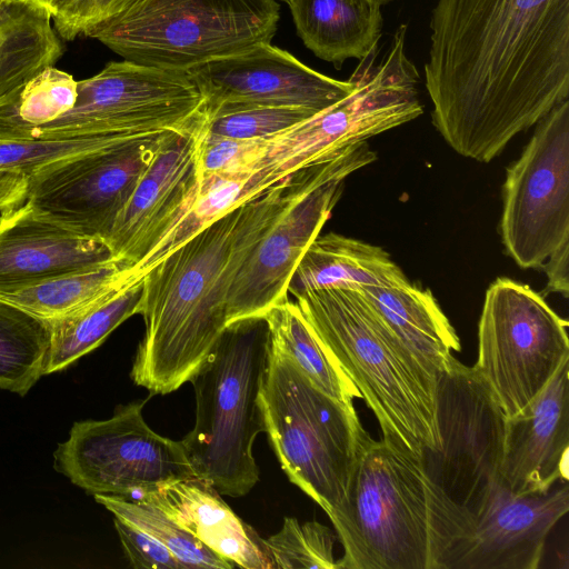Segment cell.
<instances>
[{
  "instance_id": "cell-1",
  "label": "cell",
  "mask_w": 569,
  "mask_h": 569,
  "mask_svg": "<svg viewBox=\"0 0 569 569\" xmlns=\"http://www.w3.org/2000/svg\"><path fill=\"white\" fill-rule=\"evenodd\" d=\"M425 84L458 154L488 163L569 97V0H438Z\"/></svg>"
},
{
  "instance_id": "cell-2",
  "label": "cell",
  "mask_w": 569,
  "mask_h": 569,
  "mask_svg": "<svg viewBox=\"0 0 569 569\" xmlns=\"http://www.w3.org/2000/svg\"><path fill=\"white\" fill-rule=\"evenodd\" d=\"M278 184L202 228L143 274L144 333L131 379L150 395L191 380L229 327L228 290L243 260L293 201Z\"/></svg>"
},
{
  "instance_id": "cell-3",
  "label": "cell",
  "mask_w": 569,
  "mask_h": 569,
  "mask_svg": "<svg viewBox=\"0 0 569 569\" xmlns=\"http://www.w3.org/2000/svg\"><path fill=\"white\" fill-rule=\"evenodd\" d=\"M327 515L343 547L338 569H443L471 525L416 456L369 433L345 499Z\"/></svg>"
},
{
  "instance_id": "cell-4",
  "label": "cell",
  "mask_w": 569,
  "mask_h": 569,
  "mask_svg": "<svg viewBox=\"0 0 569 569\" xmlns=\"http://www.w3.org/2000/svg\"><path fill=\"white\" fill-rule=\"evenodd\" d=\"M302 316L373 411L382 438L418 459L437 446L436 380L357 287L296 296Z\"/></svg>"
},
{
  "instance_id": "cell-5",
  "label": "cell",
  "mask_w": 569,
  "mask_h": 569,
  "mask_svg": "<svg viewBox=\"0 0 569 569\" xmlns=\"http://www.w3.org/2000/svg\"><path fill=\"white\" fill-rule=\"evenodd\" d=\"M269 352L263 318L232 323L190 380L196 421L180 442L194 476L223 496L242 497L259 481L253 442L266 432L261 391Z\"/></svg>"
},
{
  "instance_id": "cell-6",
  "label": "cell",
  "mask_w": 569,
  "mask_h": 569,
  "mask_svg": "<svg viewBox=\"0 0 569 569\" xmlns=\"http://www.w3.org/2000/svg\"><path fill=\"white\" fill-rule=\"evenodd\" d=\"M261 405L270 445L289 480L326 513L337 509L368 435L355 406L318 389L271 342Z\"/></svg>"
},
{
  "instance_id": "cell-7",
  "label": "cell",
  "mask_w": 569,
  "mask_h": 569,
  "mask_svg": "<svg viewBox=\"0 0 569 569\" xmlns=\"http://www.w3.org/2000/svg\"><path fill=\"white\" fill-rule=\"evenodd\" d=\"M279 20L276 0H141L82 34L124 60L186 72L271 43Z\"/></svg>"
},
{
  "instance_id": "cell-8",
  "label": "cell",
  "mask_w": 569,
  "mask_h": 569,
  "mask_svg": "<svg viewBox=\"0 0 569 569\" xmlns=\"http://www.w3.org/2000/svg\"><path fill=\"white\" fill-rule=\"evenodd\" d=\"M506 419L477 369L453 357L436 380L438 442L423 449L419 461L429 480L471 521L499 481Z\"/></svg>"
},
{
  "instance_id": "cell-9",
  "label": "cell",
  "mask_w": 569,
  "mask_h": 569,
  "mask_svg": "<svg viewBox=\"0 0 569 569\" xmlns=\"http://www.w3.org/2000/svg\"><path fill=\"white\" fill-rule=\"evenodd\" d=\"M568 322L541 293L510 278L487 289L473 366L506 417L522 410L569 358Z\"/></svg>"
},
{
  "instance_id": "cell-10",
  "label": "cell",
  "mask_w": 569,
  "mask_h": 569,
  "mask_svg": "<svg viewBox=\"0 0 569 569\" xmlns=\"http://www.w3.org/2000/svg\"><path fill=\"white\" fill-rule=\"evenodd\" d=\"M203 112V98L186 72L113 61L78 81L76 102L66 113L14 140L183 131Z\"/></svg>"
},
{
  "instance_id": "cell-11",
  "label": "cell",
  "mask_w": 569,
  "mask_h": 569,
  "mask_svg": "<svg viewBox=\"0 0 569 569\" xmlns=\"http://www.w3.org/2000/svg\"><path fill=\"white\" fill-rule=\"evenodd\" d=\"M149 398L118 406L106 420L74 422L53 452L54 469L93 496L140 497L194 477L181 442L160 436L144 421Z\"/></svg>"
},
{
  "instance_id": "cell-12",
  "label": "cell",
  "mask_w": 569,
  "mask_h": 569,
  "mask_svg": "<svg viewBox=\"0 0 569 569\" xmlns=\"http://www.w3.org/2000/svg\"><path fill=\"white\" fill-rule=\"evenodd\" d=\"M170 132L131 136L44 164L27 176L26 202L76 233L107 243L118 216Z\"/></svg>"
},
{
  "instance_id": "cell-13",
  "label": "cell",
  "mask_w": 569,
  "mask_h": 569,
  "mask_svg": "<svg viewBox=\"0 0 569 569\" xmlns=\"http://www.w3.org/2000/svg\"><path fill=\"white\" fill-rule=\"evenodd\" d=\"M500 236L523 269L541 268L569 243V99L535 124L502 186Z\"/></svg>"
},
{
  "instance_id": "cell-14",
  "label": "cell",
  "mask_w": 569,
  "mask_h": 569,
  "mask_svg": "<svg viewBox=\"0 0 569 569\" xmlns=\"http://www.w3.org/2000/svg\"><path fill=\"white\" fill-rule=\"evenodd\" d=\"M204 101V116L248 107H293L319 112L356 88L325 76L271 46L259 44L186 71Z\"/></svg>"
},
{
  "instance_id": "cell-15",
  "label": "cell",
  "mask_w": 569,
  "mask_h": 569,
  "mask_svg": "<svg viewBox=\"0 0 569 569\" xmlns=\"http://www.w3.org/2000/svg\"><path fill=\"white\" fill-rule=\"evenodd\" d=\"M568 510V481L516 493L499 479L443 569H537L550 530Z\"/></svg>"
},
{
  "instance_id": "cell-16",
  "label": "cell",
  "mask_w": 569,
  "mask_h": 569,
  "mask_svg": "<svg viewBox=\"0 0 569 569\" xmlns=\"http://www.w3.org/2000/svg\"><path fill=\"white\" fill-rule=\"evenodd\" d=\"M202 119L166 137L116 220L107 246L130 278L196 197Z\"/></svg>"
},
{
  "instance_id": "cell-17",
  "label": "cell",
  "mask_w": 569,
  "mask_h": 569,
  "mask_svg": "<svg viewBox=\"0 0 569 569\" xmlns=\"http://www.w3.org/2000/svg\"><path fill=\"white\" fill-rule=\"evenodd\" d=\"M343 178L323 182L295 199L260 238L228 290L229 326L262 318L288 299L292 274L338 202Z\"/></svg>"
},
{
  "instance_id": "cell-18",
  "label": "cell",
  "mask_w": 569,
  "mask_h": 569,
  "mask_svg": "<svg viewBox=\"0 0 569 569\" xmlns=\"http://www.w3.org/2000/svg\"><path fill=\"white\" fill-rule=\"evenodd\" d=\"M569 358L542 390L506 419L499 479L516 493L547 491L568 481Z\"/></svg>"
},
{
  "instance_id": "cell-19",
  "label": "cell",
  "mask_w": 569,
  "mask_h": 569,
  "mask_svg": "<svg viewBox=\"0 0 569 569\" xmlns=\"http://www.w3.org/2000/svg\"><path fill=\"white\" fill-rule=\"evenodd\" d=\"M112 259L107 243L48 219L28 202L0 214V295Z\"/></svg>"
},
{
  "instance_id": "cell-20",
  "label": "cell",
  "mask_w": 569,
  "mask_h": 569,
  "mask_svg": "<svg viewBox=\"0 0 569 569\" xmlns=\"http://www.w3.org/2000/svg\"><path fill=\"white\" fill-rule=\"evenodd\" d=\"M157 506L207 547L244 569H273L256 530L239 518L208 481L190 477L139 497Z\"/></svg>"
},
{
  "instance_id": "cell-21",
  "label": "cell",
  "mask_w": 569,
  "mask_h": 569,
  "mask_svg": "<svg viewBox=\"0 0 569 569\" xmlns=\"http://www.w3.org/2000/svg\"><path fill=\"white\" fill-rule=\"evenodd\" d=\"M379 317L437 380L460 350L459 337L430 289L409 279L388 287H357Z\"/></svg>"
},
{
  "instance_id": "cell-22",
  "label": "cell",
  "mask_w": 569,
  "mask_h": 569,
  "mask_svg": "<svg viewBox=\"0 0 569 569\" xmlns=\"http://www.w3.org/2000/svg\"><path fill=\"white\" fill-rule=\"evenodd\" d=\"M299 37L318 58L340 68L378 48L381 7L367 0H290Z\"/></svg>"
},
{
  "instance_id": "cell-23",
  "label": "cell",
  "mask_w": 569,
  "mask_h": 569,
  "mask_svg": "<svg viewBox=\"0 0 569 569\" xmlns=\"http://www.w3.org/2000/svg\"><path fill=\"white\" fill-rule=\"evenodd\" d=\"M403 271L381 247L338 233L318 236L300 259L288 292L342 284L388 287L407 281Z\"/></svg>"
},
{
  "instance_id": "cell-24",
  "label": "cell",
  "mask_w": 569,
  "mask_h": 569,
  "mask_svg": "<svg viewBox=\"0 0 569 569\" xmlns=\"http://www.w3.org/2000/svg\"><path fill=\"white\" fill-rule=\"evenodd\" d=\"M51 21L49 11L34 0L0 9V99L63 54Z\"/></svg>"
},
{
  "instance_id": "cell-25",
  "label": "cell",
  "mask_w": 569,
  "mask_h": 569,
  "mask_svg": "<svg viewBox=\"0 0 569 569\" xmlns=\"http://www.w3.org/2000/svg\"><path fill=\"white\" fill-rule=\"evenodd\" d=\"M143 278L136 277L62 318L47 321L50 348L46 375L66 369L98 348L123 321L139 313Z\"/></svg>"
},
{
  "instance_id": "cell-26",
  "label": "cell",
  "mask_w": 569,
  "mask_h": 569,
  "mask_svg": "<svg viewBox=\"0 0 569 569\" xmlns=\"http://www.w3.org/2000/svg\"><path fill=\"white\" fill-rule=\"evenodd\" d=\"M272 345L289 356L306 377L322 392L353 406L361 395L340 368L296 302L286 299L263 315Z\"/></svg>"
},
{
  "instance_id": "cell-27",
  "label": "cell",
  "mask_w": 569,
  "mask_h": 569,
  "mask_svg": "<svg viewBox=\"0 0 569 569\" xmlns=\"http://www.w3.org/2000/svg\"><path fill=\"white\" fill-rule=\"evenodd\" d=\"M130 278L114 259L63 273L0 295V301L51 321L62 318L123 286Z\"/></svg>"
},
{
  "instance_id": "cell-28",
  "label": "cell",
  "mask_w": 569,
  "mask_h": 569,
  "mask_svg": "<svg viewBox=\"0 0 569 569\" xmlns=\"http://www.w3.org/2000/svg\"><path fill=\"white\" fill-rule=\"evenodd\" d=\"M47 321L0 301V389L24 396L46 375Z\"/></svg>"
},
{
  "instance_id": "cell-29",
  "label": "cell",
  "mask_w": 569,
  "mask_h": 569,
  "mask_svg": "<svg viewBox=\"0 0 569 569\" xmlns=\"http://www.w3.org/2000/svg\"><path fill=\"white\" fill-rule=\"evenodd\" d=\"M74 78L48 67L0 99V139L51 122L71 109L77 99Z\"/></svg>"
},
{
  "instance_id": "cell-30",
  "label": "cell",
  "mask_w": 569,
  "mask_h": 569,
  "mask_svg": "<svg viewBox=\"0 0 569 569\" xmlns=\"http://www.w3.org/2000/svg\"><path fill=\"white\" fill-rule=\"evenodd\" d=\"M114 517L139 528L164 545L187 569H232L236 566L197 539L157 506L143 499L94 495Z\"/></svg>"
},
{
  "instance_id": "cell-31",
  "label": "cell",
  "mask_w": 569,
  "mask_h": 569,
  "mask_svg": "<svg viewBox=\"0 0 569 569\" xmlns=\"http://www.w3.org/2000/svg\"><path fill=\"white\" fill-rule=\"evenodd\" d=\"M264 540L273 569H338L335 536L318 521L300 522L286 517L282 528Z\"/></svg>"
},
{
  "instance_id": "cell-32",
  "label": "cell",
  "mask_w": 569,
  "mask_h": 569,
  "mask_svg": "<svg viewBox=\"0 0 569 569\" xmlns=\"http://www.w3.org/2000/svg\"><path fill=\"white\" fill-rule=\"evenodd\" d=\"M317 112L293 107H248L204 116L206 136L234 140H262L277 136Z\"/></svg>"
},
{
  "instance_id": "cell-33",
  "label": "cell",
  "mask_w": 569,
  "mask_h": 569,
  "mask_svg": "<svg viewBox=\"0 0 569 569\" xmlns=\"http://www.w3.org/2000/svg\"><path fill=\"white\" fill-rule=\"evenodd\" d=\"M141 134V133H139ZM136 134L112 133L78 139H0V171L28 176L50 162L94 150Z\"/></svg>"
},
{
  "instance_id": "cell-34",
  "label": "cell",
  "mask_w": 569,
  "mask_h": 569,
  "mask_svg": "<svg viewBox=\"0 0 569 569\" xmlns=\"http://www.w3.org/2000/svg\"><path fill=\"white\" fill-rule=\"evenodd\" d=\"M264 140L210 137L203 133L201 127L199 177L250 172L260 159Z\"/></svg>"
},
{
  "instance_id": "cell-35",
  "label": "cell",
  "mask_w": 569,
  "mask_h": 569,
  "mask_svg": "<svg viewBox=\"0 0 569 569\" xmlns=\"http://www.w3.org/2000/svg\"><path fill=\"white\" fill-rule=\"evenodd\" d=\"M141 0H70L52 18L56 32L63 40H73L90 27L118 16Z\"/></svg>"
},
{
  "instance_id": "cell-36",
  "label": "cell",
  "mask_w": 569,
  "mask_h": 569,
  "mask_svg": "<svg viewBox=\"0 0 569 569\" xmlns=\"http://www.w3.org/2000/svg\"><path fill=\"white\" fill-rule=\"evenodd\" d=\"M114 528L133 568L187 569L164 545L139 528L114 517Z\"/></svg>"
},
{
  "instance_id": "cell-37",
  "label": "cell",
  "mask_w": 569,
  "mask_h": 569,
  "mask_svg": "<svg viewBox=\"0 0 569 569\" xmlns=\"http://www.w3.org/2000/svg\"><path fill=\"white\" fill-rule=\"evenodd\" d=\"M541 268L547 276V286L543 297L549 293H560L568 298L569 292V243L555 250L543 262Z\"/></svg>"
},
{
  "instance_id": "cell-38",
  "label": "cell",
  "mask_w": 569,
  "mask_h": 569,
  "mask_svg": "<svg viewBox=\"0 0 569 569\" xmlns=\"http://www.w3.org/2000/svg\"><path fill=\"white\" fill-rule=\"evenodd\" d=\"M27 196V176L21 172L0 171V212L21 204Z\"/></svg>"
},
{
  "instance_id": "cell-39",
  "label": "cell",
  "mask_w": 569,
  "mask_h": 569,
  "mask_svg": "<svg viewBox=\"0 0 569 569\" xmlns=\"http://www.w3.org/2000/svg\"><path fill=\"white\" fill-rule=\"evenodd\" d=\"M41 7L49 11L52 16H57L69 2L70 0H34Z\"/></svg>"
},
{
  "instance_id": "cell-40",
  "label": "cell",
  "mask_w": 569,
  "mask_h": 569,
  "mask_svg": "<svg viewBox=\"0 0 569 569\" xmlns=\"http://www.w3.org/2000/svg\"><path fill=\"white\" fill-rule=\"evenodd\" d=\"M367 1H369V2H371V3H375V4H377V6L382 7V6H385V4H388V3H390V2H393V1H396V0H367Z\"/></svg>"
},
{
  "instance_id": "cell-41",
  "label": "cell",
  "mask_w": 569,
  "mask_h": 569,
  "mask_svg": "<svg viewBox=\"0 0 569 569\" xmlns=\"http://www.w3.org/2000/svg\"><path fill=\"white\" fill-rule=\"evenodd\" d=\"M16 1H19V0H0V9L2 7H4L6 4H8V3H12V2H16Z\"/></svg>"
},
{
  "instance_id": "cell-42",
  "label": "cell",
  "mask_w": 569,
  "mask_h": 569,
  "mask_svg": "<svg viewBox=\"0 0 569 569\" xmlns=\"http://www.w3.org/2000/svg\"><path fill=\"white\" fill-rule=\"evenodd\" d=\"M282 1H284V2H287V3H288L290 0H282Z\"/></svg>"
}]
</instances>
